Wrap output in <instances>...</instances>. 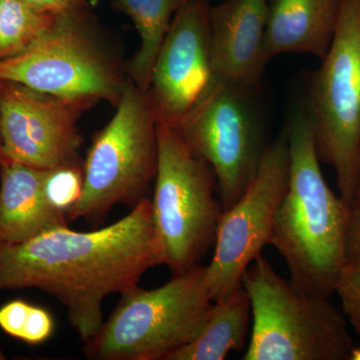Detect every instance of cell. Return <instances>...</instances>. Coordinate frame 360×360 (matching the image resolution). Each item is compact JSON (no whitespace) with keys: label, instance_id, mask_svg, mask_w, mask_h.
Listing matches in <instances>:
<instances>
[{"label":"cell","instance_id":"cell-1","mask_svg":"<svg viewBox=\"0 0 360 360\" xmlns=\"http://www.w3.org/2000/svg\"><path fill=\"white\" fill-rule=\"evenodd\" d=\"M165 262L148 198L103 229L58 227L0 246V291L35 288L52 296L86 342L103 326L104 300L132 290L148 270Z\"/></svg>","mask_w":360,"mask_h":360},{"label":"cell","instance_id":"cell-2","mask_svg":"<svg viewBox=\"0 0 360 360\" xmlns=\"http://www.w3.org/2000/svg\"><path fill=\"white\" fill-rule=\"evenodd\" d=\"M290 149L288 188L277 208L269 245L283 257L290 283L309 295L329 297L347 259L352 206L326 181L305 110L284 127Z\"/></svg>","mask_w":360,"mask_h":360},{"label":"cell","instance_id":"cell-3","mask_svg":"<svg viewBox=\"0 0 360 360\" xmlns=\"http://www.w3.org/2000/svg\"><path fill=\"white\" fill-rule=\"evenodd\" d=\"M127 63L89 4L56 14L32 46L0 61V80L92 106L105 101L115 108L129 82Z\"/></svg>","mask_w":360,"mask_h":360},{"label":"cell","instance_id":"cell-4","mask_svg":"<svg viewBox=\"0 0 360 360\" xmlns=\"http://www.w3.org/2000/svg\"><path fill=\"white\" fill-rule=\"evenodd\" d=\"M251 333L245 360H349L354 347L342 311L329 297L295 288L258 255L243 276Z\"/></svg>","mask_w":360,"mask_h":360},{"label":"cell","instance_id":"cell-5","mask_svg":"<svg viewBox=\"0 0 360 360\" xmlns=\"http://www.w3.org/2000/svg\"><path fill=\"white\" fill-rule=\"evenodd\" d=\"M206 265L174 274L155 290L135 286L122 295L108 321L85 342L86 357L101 360H167L198 335L213 300Z\"/></svg>","mask_w":360,"mask_h":360},{"label":"cell","instance_id":"cell-6","mask_svg":"<svg viewBox=\"0 0 360 360\" xmlns=\"http://www.w3.org/2000/svg\"><path fill=\"white\" fill-rule=\"evenodd\" d=\"M108 124L99 130L84 162L79 200L66 213L96 224L116 205L134 208L148 198L158 170V123L148 91L130 80Z\"/></svg>","mask_w":360,"mask_h":360},{"label":"cell","instance_id":"cell-7","mask_svg":"<svg viewBox=\"0 0 360 360\" xmlns=\"http://www.w3.org/2000/svg\"><path fill=\"white\" fill-rule=\"evenodd\" d=\"M317 155L333 168L342 200L354 205L360 175V13L342 0L328 53L311 75L304 108Z\"/></svg>","mask_w":360,"mask_h":360},{"label":"cell","instance_id":"cell-8","mask_svg":"<svg viewBox=\"0 0 360 360\" xmlns=\"http://www.w3.org/2000/svg\"><path fill=\"white\" fill-rule=\"evenodd\" d=\"M158 160L150 198L153 222L172 274L193 269L214 246L224 213L217 177L179 132L158 125Z\"/></svg>","mask_w":360,"mask_h":360},{"label":"cell","instance_id":"cell-9","mask_svg":"<svg viewBox=\"0 0 360 360\" xmlns=\"http://www.w3.org/2000/svg\"><path fill=\"white\" fill-rule=\"evenodd\" d=\"M257 90L212 82L175 129L194 155L212 168L224 212L245 193L269 146L255 99Z\"/></svg>","mask_w":360,"mask_h":360},{"label":"cell","instance_id":"cell-10","mask_svg":"<svg viewBox=\"0 0 360 360\" xmlns=\"http://www.w3.org/2000/svg\"><path fill=\"white\" fill-rule=\"evenodd\" d=\"M290 149L285 129L269 144L255 179L220 217L205 283L213 300L243 284L253 260L269 245L277 208L288 188Z\"/></svg>","mask_w":360,"mask_h":360},{"label":"cell","instance_id":"cell-11","mask_svg":"<svg viewBox=\"0 0 360 360\" xmlns=\"http://www.w3.org/2000/svg\"><path fill=\"white\" fill-rule=\"evenodd\" d=\"M91 108L85 101L0 80V156L41 169L79 160L84 136L78 122Z\"/></svg>","mask_w":360,"mask_h":360},{"label":"cell","instance_id":"cell-12","mask_svg":"<svg viewBox=\"0 0 360 360\" xmlns=\"http://www.w3.org/2000/svg\"><path fill=\"white\" fill-rule=\"evenodd\" d=\"M210 1L189 0L175 14L148 90L158 125L176 129L212 80Z\"/></svg>","mask_w":360,"mask_h":360},{"label":"cell","instance_id":"cell-13","mask_svg":"<svg viewBox=\"0 0 360 360\" xmlns=\"http://www.w3.org/2000/svg\"><path fill=\"white\" fill-rule=\"evenodd\" d=\"M269 0H224L210 7L212 82L258 89L267 63Z\"/></svg>","mask_w":360,"mask_h":360},{"label":"cell","instance_id":"cell-14","mask_svg":"<svg viewBox=\"0 0 360 360\" xmlns=\"http://www.w3.org/2000/svg\"><path fill=\"white\" fill-rule=\"evenodd\" d=\"M45 172L0 156V246L18 245L68 226L65 213L45 200Z\"/></svg>","mask_w":360,"mask_h":360},{"label":"cell","instance_id":"cell-15","mask_svg":"<svg viewBox=\"0 0 360 360\" xmlns=\"http://www.w3.org/2000/svg\"><path fill=\"white\" fill-rule=\"evenodd\" d=\"M342 0H269L265 56L309 53L321 59L328 53Z\"/></svg>","mask_w":360,"mask_h":360},{"label":"cell","instance_id":"cell-16","mask_svg":"<svg viewBox=\"0 0 360 360\" xmlns=\"http://www.w3.org/2000/svg\"><path fill=\"white\" fill-rule=\"evenodd\" d=\"M250 324V296L240 284L213 302L198 335L167 360H224L245 348Z\"/></svg>","mask_w":360,"mask_h":360},{"label":"cell","instance_id":"cell-17","mask_svg":"<svg viewBox=\"0 0 360 360\" xmlns=\"http://www.w3.org/2000/svg\"><path fill=\"white\" fill-rule=\"evenodd\" d=\"M189 0H111V7L134 23L141 45L129 60L127 73L139 89L148 91L158 51L175 14Z\"/></svg>","mask_w":360,"mask_h":360},{"label":"cell","instance_id":"cell-18","mask_svg":"<svg viewBox=\"0 0 360 360\" xmlns=\"http://www.w3.org/2000/svg\"><path fill=\"white\" fill-rule=\"evenodd\" d=\"M54 15L37 11L26 0H0V61L32 46L51 27Z\"/></svg>","mask_w":360,"mask_h":360},{"label":"cell","instance_id":"cell-19","mask_svg":"<svg viewBox=\"0 0 360 360\" xmlns=\"http://www.w3.org/2000/svg\"><path fill=\"white\" fill-rule=\"evenodd\" d=\"M84 167L80 160L46 169L44 179L45 200L56 212L68 213L82 193Z\"/></svg>","mask_w":360,"mask_h":360},{"label":"cell","instance_id":"cell-20","mask_svg":"<svg viewBox=\"0 0 360 360\" xmlns=\"http://www.w3.org/2000/svg\"><path fill=\"white\" fill-rule=\"evenodd\" d=\"M335 292L348 323L360 335V257L347 258L336 279Z\"/></svg>","mask_w":360,"mask_h":360},{"label":"cell","instance_id":"cell-21","mask_svg":"<svg viewBox=\"0 0 360 360\" xmlns=\"http://www.w3.org/2000/svg\"><path fill=\"white\" fill-rule=\"evenodd\" d=\"M54 322L46 309L32 304L20 340L28 345H39L53 333Z\"/></svg>","mask_w":360,"mask_h":360},{"label":"cell","instance_id":"cell-22","mask_svg":"<svg viewBox=\"0 0 360 360\" xmlns=\"http://www.w3.org/2000/svg\"><path fill=\"white\" fill-rule=\"evenodd\" d=\"M32 304L14 300L0 307V329L11 338L20 340Z\"/></svg>","mask_w":360,"mask_h":360},{"label":"cell","instance_id":"cell-23","mask_svg":"<svg viewBox=\"0 0 360 360\" xmlns=\"http://www.w3.org/2000/svg\"><path fill=\"white\" fill-rule=\"evenodd\" d=\"M41 13L58 14L70 9L89 6V0H26Z\"/></svg>","mask_w":360,"mask_h":360},{"label":"cell","instance_id":"cell-24","mask_svg":"<svg viewBox=\"0 0 360 360\" xmlns=\"http://www.w3.org/2000/svg\"><path fill=\"white\" fill-rule=\"evenodd\" d=\"M348 257H360V206H352L347 239Z\"/></svg>","mask_w":360,"mask_h":360},{"label":"cell","instance_id":"cell-25","mask_svg":"<svg viewBox=\"0 0 360 360\" xmlns=\"http://www.w3.org/2000/svg\"><path fill=\"white\" fill-rule=\"evenodd\" d=\"M349 360H360V347H352V352H350Z\"/></svg>","mask_w":360,"mask_h":360},{"label":"cell","instance_id":"cell-26","mask_svg":"<svg viewBox=\"0 0 360 360\" xmlns=\"http://www.w3.org/2000/svg\"><path fill=\"white\" fill-rule=\"evenodd\" d=\"M352 206H360V175H359V188H357L356 198H355L354 205Z\"/></svg>","mask_w":360,"mask_h":360},{"label":"cell","instance_id":"cell-27","mask_svg":"<svg viewBox=\"0 0 360 360\" xmlns=\"http://www.w3.org/2000/svg\"><path fill=\"white\" fill-rule=\"evenodd\" d=\"M6 355L4 354V349H2L1 345H0V360H6Z\"/></svg>","mask_w":360,"mask_h":360},{"label":"cell","instance_id":"cell-28","mask_svg":"<svg viewBox=\"0 0 360 360\" xmlns=\"http://www.w3.org/2000/svg\"><path fill=\"white\" fill-rule=\"evenodd\" d=\"M356 1H357V6H359V13H360V0H356Z\"/></svg>","mask_w":360,"mask_h":360},{"label":"cell","instance_id":"cell-29","mask_svg":"<svg viewBox=\"0 0 360 360\" xmlns=\"http://www.w3.org/2000/svg\"><path fill=\"white\" fill-rule=\"evenodd\" d=\"M0 148H1V134H0Z\"/></svg>","mask_w":360,"mask_h":360}]
</instances>
